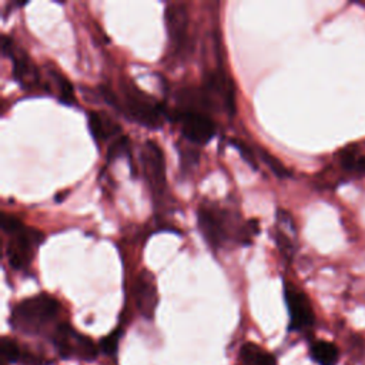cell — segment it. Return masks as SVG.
<instances>
[{"instance_id": "15", "label": "cell", "mask_w": 365, "mask_h": 365, "mask_svg": "<svg viewBox=\"0 0 365 365\" xmlns=\"http://www.w3.org/2000/svg\"><path fill=\"white\" fill-rule=\"evenodd\" d=\"M50 78L54 84L58 100L66 104H73L76 98H74V88L71 83L58 70H50Z\"/></svg>"}, {"instance_id": "7", "label": "cell", "mask_w": 365, "mask_h": 365, "mask_svg": "<svg viewBox=\"0 0 365 365\" xmlns=\"http://www.w3.org/2000/svg\"><path fill=\"white\" fill-rule=\"evenodd\" d=\"M1 51L10 57L13 63V77L23 88L41 87L40 73L30 56L24 50L16 47L13 40L7 36L1 37Z\"/></svg>"}, {"instance_id": "2", "label": "cell", "mask_w": 365, "mask_h": 365, "mask_svg": "<svg viewBox=\"0 0 365 365\" xmlns=\"http://www.w3.org/2000/svg\"><path fill=\"white\" fill-rule=\"evenodd\" d=\"M101 94L108 104L143 127L160 128L167 117L164 106L131 81H121L120 94H115L107 87L101 88Z\"/></svg>"}, {"instance_id": "12", "label": "cell", "mask_w": 365, "mask_h": 365, "mask_svg": "<svg viewBox=\"0 0 365 365\" xmlns=\"http://www.w3.org/2000/svg\"><path fill=\"white\" fill-rule=\"evenodd\" d=\"M87 124L97 144L106 143L111 138L114 140L117 138V134L121 133V127L115 123V120L103 111H88Z\"/></svg>"}, {"instance_id": "1", "label": "cell", "mask_w": 365, "mask_h": 365, "mask_svg": "<svg viewBox=\"0 0 365 365\" xmlns=\"http://www.w3.org/2000/svg\"><path fill=\"white\" fill-rule=\"evenodd\" d=\"M197 222L200 232L214 250L224 247L230 241L247 245L258 232L255 220L240 224L231 211L208 201L201 202L197 208Z\"/></svg>"}, {"instance_id": "5", "label": "cell", "mask_w": 365, "mask_h": 365, "mask_svg": "<svg viewBox=\"0 0 365 365\" xmlns=\"http://www.w3.org/2000/svg\"><path fill=\"white\" fill-rule=\"evenodd\" d=\"M53 344L58 355L64 359H80V361H94L98 354V348L94 341L76 331L70 324H60L53 332Z\"/></svg>"}, {"instance_id": "3", "label": "cell", "mask_w": 365, "mask_h": 365, "mask_svg": "<svg viewBox=\"0 0 365 365\" xmlns=\"http://www.w3.org/2000/svg\"><path fill=\"white\" fill-rule=\"evenodd\" d=\"M60 312V302L48 294H37L17 302L10 314V325L26 335L41 334Z\"/></svg>"}, {"instance_id": "13", "label": "cell", "mask_w": 365, "mask_h": 365, "mask_svg": "<svg viewBox=\"0 0 365 365\" xmlns=\"http://www.w3.org/2000/svg\"><path fill=\"white\" fill-rule=\"evenodd\" d=\"M309 355L318 365H336L339 349L334 342L318 339L309 345Z\"/></svg>"}, {"instance_id": "6", "label": "cell", "mask_w": 365, "mask_h": 365, "mask_svg": "<svg viewBox=\"0 0 365 365\" xmlns=\"http://www.w3.org/2000/svg\"><path fill=\"white\" fill-rule=\"evenodd\" d=\"M174 120L180 124L184 138L191 144H207L217 131L215 121L201 111L178 108L174 114Z\"/></svg>"}, {"instance_id": "9", "label": "cell", "mask_w": 365, "mask_h": 365, "mask_svg": "<svg viewBox=\"0 0 365 365\" xmlns=\"http://www.w3.org/2000/svg\"><path fill=\"white\" fill-rule=\"evenodd\" d=\"M141 164L153 194L161 195L165 190V158L161 147L147 140L141 148Z\"/></svg>"}, {"instance_id": "11", "label": "cell", "mask_w": 365, "mask_h": 365, "mask_svg": "<svg viewBox=\"0 0 365 365\" xmlns=\"http://www.w3.org/2000/svg\"><path fill=\"white\" fill-rule=\"evenodd\" d=\"M134 301L137 311L144 318L151 319L154 317L158 304V294L151 272L141 271V274H138L134 284Z\"/></svg>"}, {"instance_id": "16", "label": "cell", "mask_w": 365, "mask_h": 365, "mask_svg": "<svg viewBox=\"0 0 365 365\" xmlns=\"http://www.w3.org/2000/svg\"><path fill=\"white\" fill-rule=\"evenodd\" d=\"M0 358L1 365H9L20 361L23 358V354L19 344L9 336H3L0 341Z\"/></svg>"}, {"instance_id": "10", "label": "cell", "mask_w": 365, "mask_h": 365, "mask_svg": "<svg viewBox=\"0 0 365 365\" xmlns=\"http://www.w3.org/2000/svg\"><path fill=\"white\" fill-rule=\"evenodd\" d=\"M165 29L174 51L181 53L188 44V13L184 4L170 3L165 7Z\"/></svg>"}, {"instance_id": "17", "label": "cell", "mask_w": 365, "mask_h": 365, "mask_svg": "<svg viewBox=\"0 0 365 365\" xmlns=\"http://www.w3.org/2000/svg\"><path fill=\"white\" fill-rule=\"evenodd\" d=\"M258 154L261 155L262 161L268 165V168H269L277 177L285 178V177H289V175H291V173L287 170V167H285L277 157H274L272 154H269L267 150L259 148V150H258Z\"/></svg>"}, {"instance_id": "20", "label": "cell", "mask_w": 365, "mask_h": 365, "mask_svg": "<svg viewBox=\"0 0 365 365\" xmlns=\"http://www.w3.org/2000/svg\"><path fill=\"white\" fill-rule=\"evenodd\" d=\"M120 336H121V331H120V329L111 331L107 336H104V338L100 341V349H101L106 355L114 356V355L117 354V349H118Z\"/></svg>"}, {"instance_id": "14", "label": "cell", "mask_w": 365, "mask_h": 365, "mask_svg": "<svg viewBox=\"0 0 365 365\" xmlns=\"http://www.w3.org/2000/svg\"><path fill=\"white\" fill-rule=\"evenodd\" d=\"M244 365H277L275 356L254 342H245L240 349Z\"/></svg>"}, {"instance_id": "23", "label": "cell", "mask_w": 365, "mask_h": 365, "mask_svg": "<svg viewBox=\"0 0 365 365\" xmlns=\"http://www.w3.org/2000/svg\"><path fill=\"white\" fill-rule=\"evenodd\" d=\"M358 170H362L365 173V157H359L358 161Z\"/></svg>"}, {"instance_id": "18", "label": "cell", "mask_w": 365, "mask_h": 365, "mask_svg": "<svg viewBox=\"0 0 365 365\" xmlns=\"http://www.w3.org/2000/svg\"><path fill=\"white\" fill-rule=\"evenodd\" d=\"M130 153V140L127 135H120L113 140L107 150V158L108 161H113L118 157H123Z\"/></svg>"}, {"instance_id": "19", "label": "cell", "mask_w": 365, "mask_h": 365, "mask_svg": "<svg viewBox=\"0 0 365 365\" xmlns=\"http://www.w3.org/2000/svg\"><path fill=\"white\" fill-rule=\"evenodd\" d=\"M274 238H275V242H277V247L279 248L281 254L287 258V259H291L292 258V254H294V242L292 240L281 230V228H275L274 231Z\"/></svg>"}, {"instance_id": "22", "label": "cell", "mask_w": 365, "mask_h": 365, "mask_svg": "<svg viewBox=\"0 0 365 365\" xmlns=\"http://www.w3.org/2000/svg\"><path fill=\"white\" fill-rule=\"evenodd\" d=\"M231 144L237 148V151L240 153V155L254 168V170H257L258 168V165H257V158H255V155H254V153L251 151V148L245 144V143H242L241 140H237V138H234V140H231Z\"/></svg>"}, {"instance_id": "4", "label": "cell", "mask_w": 365, "mask_h": 365, "mask_svg": "<svg viewBox=\"0 0 365 365\" xmlns=\"http://www.w3.org/2000/svg\"><path fill=\"white\" fill-rule=\"evenodd\" d=\"M1 228L7 234L6 255L9 265L16 271L30 267L36 250L44 240V234L37 228L24 225L19 218L3 214Z\"/></svg>"}, {"instance_id": "21", "label": "cell", "mask_w": 365, "mask_h": 365, "mask_svg": "<svg viewBox=\"0 0 365 365\" xmlns=\"http://www.w3.org/2000/svg\"><path fill=\"white\" fill-rule=\"evenodd\" d=\"M178 153H180V163H181L182 171H190L194 168V165H197V163H198V151L197 150H194L192 147L182 145L178 148Z\"/></svg>"}, {"instance_id": "8", "label": "cell", "mask_w": 365, "mask_h": 365, "mask_svg": "<svg viewBox=\"0 0 365 365\" xmlns=\"http://www.w3.org/2000/svg\"><path fill=\"white\" fill-rule=\"evenodd\" d=\"M284 299L289 315V329L304 331L314 325L315 314L309 298L291 282H284Z\"/></svg>"}]
</instances>
